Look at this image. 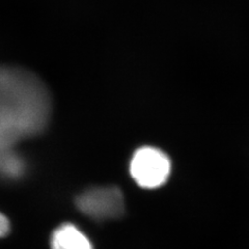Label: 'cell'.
Listing matches in <instances>:
<instances>
[{"mask_svg": "<svg viewBox=\"0 0 249 249\" xmlns=\"http://www.w3.org/2000/svg\"><path fill=\"white\" fill-rule=\"evenodd\" d=\"M76 206L88 217L98 221L116 219L124 213V198L116 187H92L76 198Z\"/></svg>", "mask_w": 249, "mask_h": 249, "instance_id": "2", "label": "cell"}, {"mask_svg": "<svg viewBox=\"0 0 249 249\" xmlns=\"http://www.w3.org/2000/svg\"><path fill=\"white\" fill-rule=\"evenodd\" d=\"M171 163L168 156L153 146L138 149L130 163V174L140 187L154 189L165 184L170 174Z\"/></svg>", "mask_w": 249, "mask_h": 249, "instance_id": "1", "label": "cell"}, {"mask_svg": "<svg viewBox=\"0 0 249 249\" xmlns=\"http://www.w3.org/2000/svg\"><path fill=\"white\" fill-rule=\"evenodd\" d=\"M51 249H93L85 233L71 223L61 224L52 232Z\"/></svg>", "mask_w": 249, "mask_h": 249, "instance_id": "3", "label": "cell"}, {"mask_svg": "<svg viewBox=\"0 0 249 249\" xmlns=\"http://www.w3.org/2000/svg\"><path fill=\"white\" fill-rule=\"evenodd\" d=\"M10 232V221L6 216L0 213V238L5 237Z\"/></svg>", "mask_w": 249, "mask_h": 249, "instance_id": "4", "label": "cell"}]
</instances>
